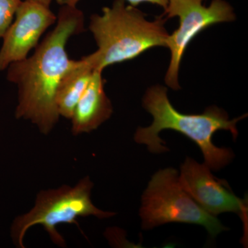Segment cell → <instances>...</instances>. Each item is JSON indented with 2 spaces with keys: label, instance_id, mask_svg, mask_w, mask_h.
Masks as SVG:
<instances>
[{
  "label": "cell",
  "instance_id": "6da1fadb",
  "mask_svg": "<svg viewBox=\"0 0 248 248\" xmlns=\"http://www.w3.org/2000/svg\"><path fill=\"white\" fill-rule=\"evenodd\" d=\"M56 26L36 47L31 56L11 63L7 79L17 86V119L31 121L47 135L58 122L55 94L60 79L71 66L66 44L84 32V14L77 6L62 5Z\"/></svg>",
  "mask_w": 248,
  "mask_h": 248
},
{
  "label": "cell",
  "instance_id": "7a4b0ae2",
  "mask_svg": "<svg viewBox=\"0 0 248 248\" xmlns=\"http://www.w3.org/2000/svg\"><path fill=\"white\" fill-rule=\"evenodd\" d=\"M143 108L153 117L150 126L139 128L135 141L145 144L152 153L169 151L159 138L164 130L179 132L195 142L203 153L205 164L213 170L225 167L234 158L230 148H218L214 144L213 136L218 130L231 132L234 140L238 136L236 124L247 115L230 120L228 113L219 108H207L203 113L186 115L176 110L170 102L165 86L155 85L147 90L143 99Z\"/></svg>",
  "mask_w": 248,
  "mask_h": 248
},
{
  "label": "cell",
  "instance_id": "3957f363",
  "mask_svg": "<svg viewBox=\"0 0 248 248\" xmlns=\"http://www.w3.org/2000/svg\"><path fill=\"white\" fill-rule=\"evenodd\" d=\"M164 16L149 21L146 14L124 0H115L102 9V14H93L89 30L97 45L91 54L94 70L103 71L110 65L129 61L155 47H166L169 33Z\"/></svg>",
  "mask_w": 248,
  "mask_h": 248
},
{
  "label": "cell",
  "instance_id": "277c9868",
  "mask_svg": "<svg viewBox=\"0 0 248 248\" xmlns=\"http://www.w3.org/2000/svg\"><path fill=\"white\" fill-rule=\"evenodd\" d=\"M93 187L89 177H86L75 187L63 186L55 190L41 191L33 208L14 222L12 236L15 244L19 248H24V239L28 230L41 225L54 244L66 247L64 239L57 231L58 225L67 223L79 227L77 219L79 217L108 218L115 215V213L103 211L94 205L91 199Z\"/></svg>",
  "mask_w": 248,
  "mask_h": 248
},
{
  "label": "cell",
  "instance_id": "5b68a950",
  "mask_svg": "<svg viewBox=\"0 0 248 248\" xmlns=\"http://www.w3.org/2000/svg\"><path fill=\"white\" fill-rule=\"evenodd\" d=\"M140 217L143 230L166 223H189L203 226L212 238L228 230L184 190L172 168L159 170L152 177L141 197Z\"/></svg>",
  "mask_w": 248,
  "mask_h": 248
},
{
  "label": "cell",
  "instance_id": "8992f818",
  "mask_svg": "<svg viewBox=\"0 0 248 248\" xmlns=\"http://www.w3.org/2000/svg\"><path fill=\"white\" fill-rule=\"evenodd\" d=\"M203 0H169L161 16L166 19L178 17L179 26L166 41L170 51V62L165 76V82L174 91L181 89L179 73L186 48L192 40L207 28L236 19L234 8L226 0H212L209 6Z\"/></svg>",
  "mask_w": 248,
  "mask_h": 248
},
{
  "label": "cell",
  "instance_id": "52a82bcc",
  "mask_svg": "<svg viewBox=\"0 0 248 248\" xmlns=\"http://www.w3.org/2000/svg\"><path fill=\"white\" fill-rule=\"evenodd\" d=\"M179 179L184 190L205 212L215 217L225 213L236 214L247 228V200L236 197L226 181L215 177L206 164L186 158Z\"/></svg>",
  "mask_w": 248,
  "mask_h": 248
},
{
  "label": "cell",
  "instance_id": "ba28073f",
  "mask_svg": "<svg viewBox=\"0 0 248 248\" xmlns=\"http://www.w3.org/2000/svg\"><path fill=\"white\" fill-rule=\"evenodd\" d=\"M56 21L57 16L50 6L37 0H22L14 22L2 38L0 71L6 70L11 63L27 58L39 45L46 31Z\"/></svg>",
  "mask_w": 248,
  "mask_h": 248
},
{
  "label": "cell",
  "instance_id": "9c48e42d",
  "mask_svg": "<svg viewBox=\"0 0 248 248\" xmlns=\"http://www.w3.org/2000/svg\"><path fill=\"white\" fill-rule=\"evenodd\" d=\"M102 72L94 70L89 85L77 104L72 115L74 135L90 133L108 120L113 112L112 103L104 90Z\"/></svg>",
  "mask_w": 248,
  "mask_h": 248
},
{
  "label": "cell",
  "instance_id": "30bf717a",
  "mask_svg": "<svg viewBox=\"0 0 248 248\" xmlns=\"http://www.w3.org/2000/svg\"><path fill=\"white\" fill-rule=\"evenodd\" d=\"M94 71L90 55L79 60H73L57 88L55 103L60 116L71 120L75 108L89 85Z\"/></svg>",
  "mask_w": 248,
  "mask_h": 248
},
{
  "label": "cell",
  "instance_id": "8fae6325",
  "mask_svg": "<svg viewBox=\"0 0 248 248\" xmlns=\"http://www.w3.org/2000/svg\"><path fill=\"white\" fill-rule=\"evenodd\" d=\"M22 0H0V40L4 37Z\"/></svg>",
  "mask_w": 248,
  "mask_h": 248
},
{
  "label": "cell",
  "instance_id": "7c38bea8",
  "mask_svg": "<svg viewBox=\"0 0 248 248\" xmlns=\"http://www.w3.org/2000/svg\"><path fill=\"white\" fill-rule=\"evenodd\" d=\"M81 0H57V2L60 5H70V6H77ZM129 3L131 6H137L142 3H150L155 5H157L164 10L167 7L169 0H124Z\"/></svg>",
  "mask_w": 248,
  "mask_h": 248
},
{
  "label": "cell",
  "instance_id": "4fadbf2b",
  "mask_svg": "<svg viewBox=\"0 0 248 248\" xmlns=\"http://www.w3.org/2000/svg\"><path fill=\"white\" fill-rule=\"evenodd\" d=\"M37 1H40V2L42 3V4L46 5V6H50V4H51L53 0H37Z\"/></svg>",
  "mask_w": 248,
  "mask_h": 248
}]
</instances>
